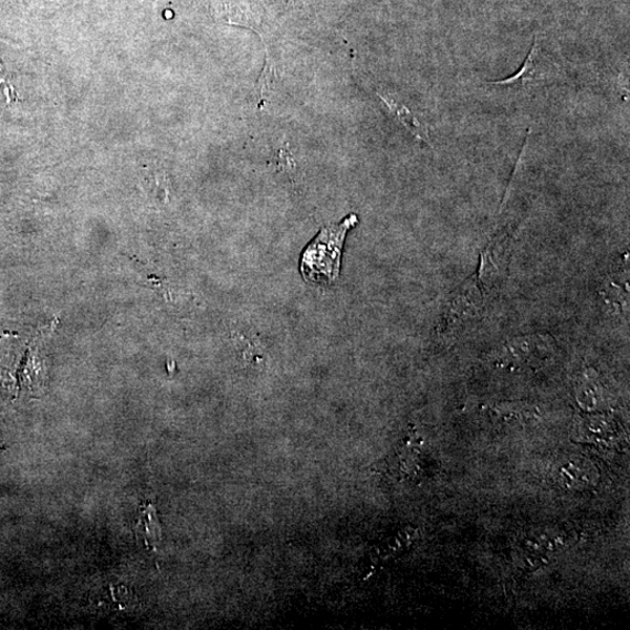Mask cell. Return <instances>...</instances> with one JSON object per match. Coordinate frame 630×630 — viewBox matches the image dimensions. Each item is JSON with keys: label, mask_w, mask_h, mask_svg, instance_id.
<instances>
[{"label": "cell", "mask_w": 630, "mask_h": 630, "mask_svg": "<svg viewBox=\"0 0 630 630\" xmlns=\"http://www.w3.org/2000/svg\"><path fill=\"white\" fill-rule=\"evenodd\" d=\"M357 223L359 219L350 214L340 223L327 225L319 231L302 255L301 272L305 280L332 283L339 277L345 239Z\"/></svg>", "instance_id": "6da1fadb"}, {"label": "cell", "mask_w": 630, "mask_h": 630, "mask_svg": "<svg viewBox=\"0 0 630 630\" xmlns=\"http://www.w3.org/2000/svg\"><path fill=\"white\" fill-rule=\"evenodd\" d=\"M481 290L479 282L473 280L460 287L445 314L443 332L447 335L456 334L481 317L485 305Z\"/></svg>", "instance_id": "3957f363"}, {"label": "cell", "mask_w": 630, "mask_h": 630, "mask_svg": "<svg viewBox=\"0 0 630 630\" xmlns=\"http://www.w3.org/2000/svg\"><path fill=\"white\" fill-rule=\"evenodd\" d=\"M511 240L506 237L494 240L481 259L477 282L487 291H494L504 281L511 259Z\"/></svg>", "instance_id": "277c9868"}, {"label": "cell", "mask_w": 630, "mask_h": 630, "mask_svg": "<svg viewBox=\"0 0 630 630\" xmlns=\"http://www.w3.org/2000/svg\"><path fill=\"white\" fill-rule=\"evenodd\" d=\"M548 75V63H546V60L540 54L537 38H535L534 46L528 57L523 62L519 71L506 80L491 82V84H493V86H503L514 88L515 91H523L539 86Z\"/></svg>", "instance_id": "5b68a950"}, {"label": "cell", "mask_w": 630, "mask_h": 630, "mask_svg": "<svg viewBox=\"0 0 630 630\" xmlns=\"http://www.w3.org/2000/svg\"><path fill=\"white\" fill-rule=\"evenodd\" d=\"M378 97L386 104V107L390 114L401 123L405 128L412 134L416 138L423 140L431 145V140L428 135L426 126L420 123L411 112L406 107V105L397 102L390 96L378 94Z\"/></svg>", "instance_id": "8992f818"}, {"label": "cell", "mask_w": 630, "mask_h": 630, "mask_svg": "<svg viewBox=\"0 0 630 630\" xmlns=\"http://www.w3.org/2000/svg\"><path fill=\"white\" fill-rule=\"evenodd\" d=\"M555 350L556 342L553 336L532 334L504 343L492 354V359L501 367L522 368L549 360Z\"/></svg>", "instance_id": "7a4b0ae2"}]
</instances>
